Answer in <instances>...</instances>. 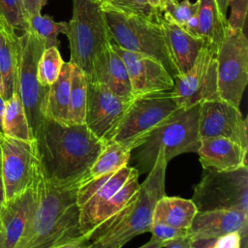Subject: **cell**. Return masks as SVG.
<instances>
[{
	"label": "cell",
	"instance_id": "cell-1",
	"mask_svg": "<svg viewBox=\"0 0 248 248\" xmlns=\"http://www.w3.org/2000/svg\"><path fill=\"white\" fill-rule=\"evenodd\" d=\"M34 139L44 175L58 182L87 175L106 144L85 124L63 123L48 118L40 123Z\"/></svg>",
	"mask_w": 248,
	"mask_h": 248
},
{
	"label": "cell",
	"instance_id": "cell-2",
	"mask_svg": "<svg viewBox=\"0 0 248 248\" xmlns=\"http://www.w3.org/2000/svg\"><path fill=\"white\" fill-rule=\"evenodd\" d=\"M167 165L164 154L158 152L153 168L130 202L118 213L91 231L92 248H122L135 236L150 231L155 204L166 195Z\"/></svg>",
	"mask_w": 248,
	"mask_h": 248
},
{
	"label": "cell",
	"instance_id": "cell-3",
	"mask_svg": "<svg viewBox=\"0 0 248 248\" xmlns=\"http://www.w3.org/2000/svg\"><path fill=\"white\" fill-rule=\"evenodd\" d=\"M201 104L190 108H179L159 126L144 141L131 151L139 174L148 173L153 168L158 152H162L169 163L175 156L197 152L200 147L199 116Z\"/></svg>",
	"mask_w": 248,
	"mask_h": 248
},
{
	"label": "cell",
	"instance_id": "cell-4",
	"mask_svg": "<svg viewBox=\"0 0 248 248\" xmlns=\"http://www.w3.org/2000/svg\"><path fill=\"white\" fill-rule=\"evenodd\" d=\"M87 177L88 174L73 181L58 182L46 178L41 169L34 183L35 207L24 232L15 248H37L64 212L76 203L78 189Z\"/></svg>",
	"mask_w": 248,
	"mask_h": 248
},
{
	"label": "cell",
	"instance_id": "cell-5",
	"mask_svg": "<svg viewBox=\"0 0 248 248\" xmlns=\"http://www.w3.org/2000/svg\"><path fill=\"white\" fill-rule=\"evenodd\" d=\"M65 35L69 41V62L88 76L94 57L112 41L101 3L73 0V14Z\"/></svg>",
	"mask_w": 248,
	"mask_h": 248
},
{
	"label": "cell",
	"instance_id": "cell-6",
	"mask_svg": "<svg viewBox=\"0 0 248 248\" xmlns=\"http://www.w3.org/2000/svg\"><path fill=\"white\" fill-rule=\"evenodd\" d=\"M104 12L112 42L124 49L157 60L172 78L178 75L165 34L158 22L114 11Z\"/></svg>",
	"mask_w": 248,
	"mask_h": 248
},
{
	"label": "cell",
	"instance_id": "cell-7",
	"mask_svg": "<svg viewBox=\"0 0 248 248\" xmlns=\"http://www.w3.org/2000/svg\"><path fill=\"white\" fill-rule=\"evenodd\" d=\"M178 108L170 91L135 97L108 140L132 151Z\"/></svg>",
	"mask_w": 248,
	"mask_h": 248
},
{
	"label": "cell",
	"instance_id": "cell-8",
	"mask_svg": "<svg viewBox=\"0 0 248 248\" xmlns=\"http://www.w3.org/2000/svg\"><path fill=\"white\" fill-rule=\"evenodd\" d=\"M192 201L198 211L235 209L248 214V166L232 170L203 169Z\"/></svg>",
	"mask_w": 248,
	"mask_h": 248
},
{
	"label": "cell",
	"instance_id": "cell-9",
	"mask_svg": "<svg viewBox=\"0 0 248 248\" xmlns=\"http://www.w3.org/2000/svg\"><path fill=\"white\" fill-rule=\"evenodd\" d=\"M215 57L218 99L239 108L248 83V39L244 30L226 26Z\"/></svg>",
	"mask_w": 248,
	"mask_h": 248
},
{
	"label": "cell",
	"instance_id": "cell-10",
	"mask_svg": "<svg viewBox=\"0 0 248 248\" xmlns=\"http://www.w3.org/2000/svg\"><path fill=\"white\" fill-rule=\"evenodd\" d=\"M44 43L29 30L19 36L15 92L24 108L33 137L43 121L44 105L49 86H43L37 78V65L45 49Z\"/></svg>",
	"mask_w": 248,
	"mask_h": 248
},
{
	"label": "cell",
	"instance_id": "cell-11",
	"mask_svg": "<svg viewBox=\"0 0 248 248\" xmlns=\"http://www.w3.org/2000/svg\"><path fill=\"white\" fill-rule=\"evenodd\" d=\"M0 167L6 202L36 181L41 164L35 140H21L1 136Z\"/></svg>",
	"mask_w": 248,
	"mask_h": 248
},
{
	"label": "cell",
	"instance_id": "cell-12",
	"mask_svg": "<svg viewBox=\"0 0 248 248\" xmlns=\"http://www.w3.org/2000/svg\"><path fill=\"white\" fill-rule=\"evenodd\" d=\"M216 49L204 44L194 64L173 78L171 95L178 108H190L203 101L218 99Z\"/></svg>",
	"mask_w": 248,
	"mask_h": 248
},
{
	"label": "cell",
	"instance_id": "cell-13",
	"mask_svg": "<svg viewBox=\"0 0 248 248\" xmlns=\"http://www.w3.org/2000/svg\"><path fill=\"white\" fill-rule=\"evenodd\" d=\"M133 100L118 96L104 85L88 80L85 126L97 138L108 141Z\"/></svg>",
	"mask_w": 248,
	"mask_h": 248
},
{
	"label": "cell",
	"instance_id": "cell-14",
	"mask_svg": "<svg viewBox=\"0 0 248 248\" xmlns=\"http://www.w3.org/2000/svg\"><path fill=\"white\" fill-rule=\"evenodd\" d=\"M199 134L201 138L229 139L248 149L247 119L242 116L240 108L220 99L201 103Z\"/></svg>",
	"mask_w": 248,
	"mask_h": 248
},
{
	"label": "cell",
	"instance_id": "cell-15",
	"mask_svg": "<svg viewBox=\"0 0 248 248\" xmlns=\"http://www.w3.org/2000/svg\"><path fill=\"white\" fill-rule=\"evenodd\" d=\"M110 45L127 68L134 97L171 91L173 78L160 62L147 55L124 49L112 41Z\"/></svg>",
	"mask_w": 248,
	"mask_h": 248
},
{
	"label": "cell",
	"instance_id": "cell-16",
	"mask_svg": "<svg viewBox=\"0 0 248 248\" xmlns=\"http://www.w3.org/2000/svg\"><path fill=\"white\" fill-rule=\"evenodd\" d=\"M248 229V214L235 209H214L198 211L190 228L188 236L191 239L218 238L232 232H243Z\"/></svg>",
	"mask_w": 248,
	"mask_h": 248
},
{
	"label": "cell",
	"instance_id": "cell-17",
	"mask_svg": "<svg viewBox=\"0 0 248 248\" xmlns=\"http://www.w3.org/2000/svg\"><path fill=\"white\" fill-rule=\"evenodd\" d=\"M87 78L92 82L104 85L118 96L135 98L127 68L110 43L94 57Z\"/></svg>",
	"mask_w": 248,
	"mask_h": 248
},
{
	"label": "cell",
	"instance_id": "cell-18",
	"mask_svg": "<svg viewBox=\"0 0 248 248\" xmlns=\"http://www.w3.org/2000/svg\"><path fill=\"white\" fill-rule=\"evenodd\" d=\"M247 148L220 137L201 138L197 151L202 169L232 170L247 167Z\"/></svg>",
	"mask_w": 248,
	"mask_h": 248
},
{
	"label": "cell",
	"instance_id": "cell-19",
	"mask_svg": "<svg viewBox=\"0 0 248 248\" xmlns=\"http://www.w3.org/2000/svg\"><path fill=\"white\" fill-rule=\"evenodd\" d=\"M35 203L36 191L34 184L3 203L1 229L4 233L5 248L16 247L32 216Z\"/></svg>",
	"mask_w": 248,
	"mask_h": 248
},
{
	"label": "cell",
	"instance_id": "cell-20",
	"mask_svg": "<svg viewBox=\"0 0 248 248\" xmlns=\"http://www.w3.org/2000/svg\"><path fill=\"white\" fill-rule=\"evenodd\" d=\"M157 22L163 29L178 75L184 74L194 64L199 51L204 45V41L202 38L190 35L183 28L166 18L161 12Z\"/></svg>",
	"mask_w": 248,
	"mask_h": 248
},
{
	"label": "cell",
	"instance_id": "cell-21",
	"mask_svg": "<svg viewBox=\"0 0 248 248\" xmlns=\"http://www.w3.org/2000/svg\"><path fill=\"white\" fill-rule=\"evenodd\" d=\"M19 36L3 18L0 27V93L5 100L15 92Z\"/></svg>",
	"mask_w": 248,
	"mask_h": 248
},
{
	"label": "cell",
	"instance_id": "cell-22",
	"mask_svg": "<svg viewBox=\"0 0 248 248\" xmlns=\"http://www.w3.org/2000/svg\"><path fill=\"white\" fill-rule=\"evenodd\" d=\"M198 209L192 200L165 195L155 204L152 223H163L188 230Z\"/></svg>",
	"mask_w": 248,
	"mask_h": 248
},
{
	"label": "cell",
	"instance_id": "cell-23",
	"mask_svg": "<svg viewBox=\"0 0 248 248\" xmlns=\"http://www.w3.org/2000/svg\"><path fill=\"white\" fill-rule=\"evenodd\" d=\"M71 68L70 62H64L57 79L48 87L43 109L45 118L69 122Z\"/></svg>",
	"mask_w": 248,
	"mask_h": 248
},
{
	"label": "cell",
	"instance_id": "cell-24",
	"mask_svg": "<svg viewBox=\"0 0 248 248\" xmlns=\"http://www.w3.org/2000/svg\"><path fill=\"white\" fill-rule=\"evenodd\" d=\"M198 3L199 36L217 50L225 34L227 18L220 14L215 0H198Z\"/></svg>",
	"mask_w": 248,
	"mask_h": 248
},
{
	"label": "cell",
	"instance_id": "cell-25",
	"mask_svg": "<svg viewBox=\"0 0 248 248\" xmlns=\"http://www.w3.org/2000/svg\"><path fill=\"white\" fill-rule=\"evenodd\" d=\"M2 131L3 135L9 138L21 140H35L16 92H14L13 95L6 100L2 119Z\"/></svg>",
	"mask_w": 248,
	"mask_h": 248
},
{
	"label": "cell",
	"instance_id": "cell-26",
	"mask_svg": "<svg viewBox=\"0 0 248 248\" xmlns=\"http://www.w3.org/2000/svg\"><path fill=\"white\" fill-rule=\"evenodd\" d=\"M131 150L122 144L108 140L89 169L88 178H96L108 173L114 172L128 165Z\"/></svg>",
	"mask_w": 248,
	"mask_h": 248
},
{
	"label": "cell",
	"instance_id": "cell-27",
	"mask_svg": "<svg viewBox=\"0 0 248 248\" xmlns=\"http://www.w3.org/2000/svg\"><path fill=\"white\" fill-rule=\"evenodd\" d=\"M139 171L134 168L132 173L126 182L117 190V192L108 201V202L96 213L92 224L91 231L103 222L110 219L116 213H118L133 198L140 188L139 182Z\"/></svg>",
	"mask_w": 248,
	"mask_h": 248
},
{
	"label": "cell",
	"instance_id": "cell-28",
	"mask_svg": "<svg viewBox=\"0 0 248 248\" xmlns=\"http://www.w3.org/2000/svg\"><path fill=\"white\" fill-rule=\"evenodd\" d=\"M87 83L88 78L86 74L79 67L72 64L69 100L70 123L84 124L87 102Z\"/></svg>",
	"mask_w": 248,
	"mask_h": 248
},
{
	"label": "cell",
	"instance_id": "cell-29",
	"mask_svg": "<svg viewBox=\"0 0 248 248\" xmlns=\"http://www.w3.org/2000/svg\"><path fill=\"white\" fill-rule=\"evenodd\" d=\"M67 28L66 21H55L49 16L41 14L30 16L26 18V29L38 37L45 45V47L59 46L58 35L65 34Z\"/></svg>",
	"mask_w": 248,
	"mask_h": 248
},
{
	"label": "cell",
	"instance_id": "cell-30",
	"mask_svg": "<svg viewBox=\"0 0 248 248\" xmlns=\"http://www.w3.org/2000/svg\"><path fill=\"white\" fill-rule=\"evenodd\" d=\"M101 6L104 11H114L155 22L160 15V11L148 0H104Z\"/></svg>",
	"mask_w": 248,
	"mask_h": 248
},
{
	"label": "cell",
	"instance_id": "cell-31",
	"mask_svg": "<svg viewBox=\"0 0 248 248\" xmlns=\"http://www.w3.org/2000/svg\"><path fill=\"white\" fill-rule=\"evenodd\" d=\"M64 61L56 46L44 49L37 65V78L43 86H50L58 78Z\"/></svg>",
	"mask_w": 248,
	"mask_h": 248
},
{
	"label": "cell",
	"instance_id": "cell-32",
	"mask_svg": "<svg viewBox=\"0 0 248 248\" xmlns=\"http://www.w3.org/2000/svg\"><path fill=\"white\" fill-rule=\"evenodd\" d=\"M198 5V0L195 3H191L190 0H167L161 4L160 12L166 18L183 28L187 20L197 13Z\"/></svg>",
	"mask_w": 248,
	"mask_h": 248
},
{
	"label": "cell",
	"instance_id": "cell-33",
	"mask_svg": "<svg viewBox=\"0 0 248 248\" xmlns=\"http://www.w3.org/2000/svg\"><path fill=\"white\" fill-rule=\"evenodd\" d=\"M0 16L15 30L26 29V19L20 0H0Z\"/></svg>",
	"mask_w": 248,
	"mask_h": 248
},
{
	"label": "cell",
	"instance_id": "cell-34",
	"mask_svg": "<svg viewBox=\"0 0 248 248\" xmlns=\"http://www.w3.org/2000/svg\"><path fill=\"white\" fill-rule=\"evenodd\" d=\"M187 231L186 229H178L163 223H152L149 232L152 234L151 237L160 241L165 247L170 241L188 236Z\"/></svg>",
	"mask_w": 248,
	"mask_h": 248
},
{
	"label": "cell",
	"instance_id": "cell-35",
	"mask_svg": "<svg viewBox=\"0 0 248 248\" xmlns=\"http://www.w3.org/2000/svg\"><path fill=\"white\" fill-rule=\"evenodd\" d=\"M229 7L231 8L230 17L227 18V26L232 29L244 30L248 0H229Z\"/></svg>",
	"mask_w": 248,
	"mask_h": 248
},
{
	"label": "cell",
	"instance_id": "cell-36",
	"mask_svg": "<svg viewBox=\"0 0 248 248\" xmlns=\"http://www.w3.org/2000/svg\"><path fill=\"white\" fill-rule=\"evenodd\" d=\"M240 239H241V232H232L218 237L215 241L213 248H239Z\"/></svg>",
	"mask_w": 248,
	"mask_h": 248
},
{
	"label": "cell",
	"instance_id": "cell-37",
	"mask_svg": "<svg viewBox=\"0 0 248 248\" xmlns=\"http://www.w3.org/2000/svg\"><path fill=\"white\" fill-rule=\"evenodd\" d=\"M22 10L25 16V19L33 15L41 14L43 8L41 0H20Z\"/></svg>",
	"mask_w": 248,
	"mask_h": 248
},
{
	"label": "cell",
	"instance_id": "cell-38",
	"mask_svg": "<svg viewBox=\"0 0 248 248\" xmlns=\"http://www.w3.org/2000/svg\"><path fill=\"white\" fill-rule=\"evenodd\" d=\"M90 235H91V231L82 234L80 237L72 240L66 244H63L57 248H82L90 244Z\"/></svg>",
	"mask_w": 248,
	"mask_h": 248
},
{
	"label": "cell",
	"instance_id": "cell-39",
	"mask_svg": "<svg viewBox=\"0 0 248 248\" xmlns=\"http://www.w3.org/2000/svg\"><path fill=\"white\" fill-rule=\"evenodd\" d=\"M183 29L187 33H189L190 35H192L194 37H197V38H200L199 29H198V16H197V13L187 20Z\"/></svg>",
	"mask_w": 248,
	"mask_h": 248
},
{
	"label": "cell",
	"instance_id": "cell-40",
	"mask_svg": "<svg viewBox=\"0 0 248 248\" xmlns=\"http://www.w3.org/2000/svg\"><path fill=\"white\" fill-rule=\"evenodd\" d=\"M217 238L191 239L190 248H213Z\"/></svg>",
	"mask_w": 248,
	"mask_h": 248
},
{
	"label": "cell",
	"instance_id": "cell-41",
	"mask_svg": "<svg viewBox=\"0 0 248 248\" xmlns=\"http://www.w3.org/2000/svg\"><path fill=\"white\" fill-rule=\"evenodd\" d=\"M191 238L189 236L181 237L166 244L165 248H190Z\"/></svg>",
	"mask_w": 248,
	"mask_h": 248
},
{
	"label": "cell",
	"instance_id": "cell-42",
	"mask_svg": "<svg viewBox=\"0 0 248 248\" xmlns=\"http://www.w3.org/2000/svg\"><path fill=\"white\" fill-rule=\"evenodd\" d=\"M220 14L223 17L227 18V12L229 8V0H215Z\"/></svg>",
	"mask_w": 248,
	"mask_h": 248
},
{
	"label": "cell",
	"instance_id": "cell-43",
	"mask_svg": "<svg viewBox=\"0 0 248 248\" xmlns=\"http://www.w3.org/2000/svg\"><path fill=\"white\" fill-rule=\"evenodd\" d=\"M163 247L164 246H163V244L160 241H158L155 238L151 237L149 239V241H147L145 244H143L142 246L138 247V248H163Z\"/></svg>",
	"mask_w": 248,
	"mask_h": 248
},
{
	"label": "cell",
	"instance_id": "cell-44",
	"mask_svg": "<svg viewBox=\"0 0 248 248\" xmlns=\"http://www.w3.org/2000/svg\"><path fill=\"white\" fill-rule=\"evenodd\" d=\"M5 106H6V100L3 98V96L0 93V135H3L2 131V119H3V114L5 110Z\"/></svg>",
	"mask_w": 248,
	"mask_h": 248
},
{
	"label": "cell",
	"instance_id": "cell-45",
	"mask_svg": "<svg viewBox=\"0 0 248 248\" xmlns=\"http://www.w3.org/2000/svg\"><path fill=\"white\" fill-rule=\"evenodd\" d=\"M239 248H248V229L241 232L240 247Z\"/></svg>",
	"mask_w": 248,
	"mask_h": 248
},
{
	"label": "cell",
	"instance_id": "cell-46",
	"mask_svg": "<svg viewBox=\"0 0 248 248\" xmlns=\"http://www.w3.org/2000/svg\"><path fill=\"white\" fill-rule=\"evenodd\" d=\"M5 202V195H4V186H3V180L1 175V167H0V202L4 203Z\"/></svg>",
	"mask_w": 248,
	"mask_h": 248
},
{
	"label": "cell",
	"instance_id": "cell-47",
	"mask_svg": "<svg viewBox=\"0 0 248 248\" xmlns=\"http://www.w3.org/2000/svg\"><path fill=\"white\" fill-rule=\"evenodd\" d=\"M148 2L157 10L160 11V7H161V2L160 0H148Z\"/></svg>",
	"mask_w": 248,
	"mask_h": 248
},
{
	"label": "cell",
	"instance_id": "cell-48",
	"mask_svg": "<svg viewBox=\"0 0 248 248\" xmlns=\"http://www.w3.org/2000/svg\"><path fill=\"white\" fill-rule=\"evenodd\" d=\"M0 248H5V238L2 229L0 228Z\"/></svg>",
	"mask_w": 248,
	"mask_h": 248
},
{
	"label": "cell",
	"instance_id": "cell-49",
	"mask_svg": "<svg viewBox=\"0 0 248 248\" xmlns=\"http://www.w3.org/2000/svg\"><path fill=\"white\" fill-rule=\"evenodd\" d=\"M2 206H3V203L0 202V228H1V210H2Z\"/></svg>",
	"mask_w": 248,
	"mask_h": 248
},
{
	"label": "cell",
	"instance_id": "cell-50",
	"mask_svg": "<svg viewBox=\"0 0 248 248\" xmlns=\"http://www.w3.org/2000/svg\"><path fill=\"white\" fill-rule=\"evenodd\" d=\"M47 2V0H41V3H42V6L44 7L46 5V3Z\"/></svg>",
	"mask_w": 248,
	"mask_h": 248
},
{
	"label": "cell",
	"instance_id": "cell-51",
	"mask_svg": "<svg viewBox=\"0 0 248 248\" xmlns=\"http://www.w3.org/2000/svg\"><path fill=\"white\" fill-rule=\"evenodd\" d=\"M1 22H2V17L0 16V27H1ZM0 89H1V78H0Z\"/></svg>",
	"mask_w": 248,
	"mask_h": 248
},
{
	"label": "cell",
	"instance_id": "cell-52",
	"mask_svg": "<svg viewBox=\"0 0 248 248\" xmlns=\"http://www.w3.org/2000/svg\"><path fill=\"white\" fill-rule=\"evenodd\" d=\"M82 248H92V247H91L90 244H89V245H87V246H85V247H82Z\"/></svg>",
	"mask_w": 248,
	"mask_h": 248
},
{
	"label": "cell",
	"instance_id": "cell-53",
	"mask_svg": "<svg viewBox=\"0 0 248 248\" xmlns=\"http://www.w3.org/2000/svg\"><path fill=\"white\" fill-rule=\"evenodd\" d=\"M95 1H97V2H99V3H102L104 0H95Z\"/></svg>",
	"mask_w": 248,
	"mask_h": 248
},
{
	"label": "cell",
	"instance_id": "cell-54",
	"mask_svg": "<svg viewBox=\"0 0 248 248\" xmlns=\"http://www.w3.org/2000/svg\"><path fill=\"white\" fill-rule=\"evenodd\" d=\"M165 1H167V0H160V2H161V4H162V3H164V2H165Z\"/></svg>",
	"mask_w": 248,
	"mask_h": 248
},
{
	"label": "cell",
	"instance_id": "cell-55",
	"mask_svg": "<svg viewBox=\"0 0 248 248\" xmlns=\"http://www.w3.org/2000/svg\"><path fill=\"white\" fill-rule=\"evenodd\" d=\"M1 136H3V135H0V137H1Z\"/></svg>",
	"mask_w": 248,
	"mask_h": 248
}]
</instances>
